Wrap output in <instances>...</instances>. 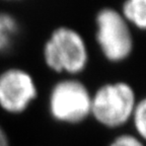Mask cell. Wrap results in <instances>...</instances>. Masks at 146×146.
Listing matches in <instances>:
<instances>
[{
	"label": "cell",
	"mask_w": 146,
	"mask_h": 146,
	"mask_svg": "<svg viewBox=\"0 0 146 146\" xmlns=\"http://www.w3.org/2000/svg\"><path fill=\"white\" fill-rule=\"evenodd\" d=\"M136 136L146 143V96L138 100L131 118Z\"/></svg>",
	"instance_id": "ba28073f"
},
{
	"label": "cell",
	"mask_w": 146,
	"mask_h": 146,
	"mask_svg": "<svg viewBox=\"0 0 146 146\" xmlns=\"http://www.w3.org/2000/svg\"><path fill=\"white\" fill-rule=\"evenodd\" d=\"M39 84L35 75L21 66L0 70V111L10 116L27 113L39 98Z\"/></svg>",
	"instance_id": "5b68a950"
},
{
	"label": "cell",
	"mask_w": 146,
	"mask_h": 146,
	"mask_svg": "<svg viewBox=\"0 0 146 146\" xmlns=\"http://www.w3.org/2000/svg\"><path fill=\"white\" fill-rule=\"evenodd\" d=\"M42 61L61 77H78L89 64V50L83 35L69 25L53 29L42 46Z\"/></svg>",
	"instance_id": "6da1fadb"
},
{
	"label": "cell",
	"mask_w": 146,
	"mask_h": 146,
	"mask_svg": "<svg viewBox=\"0 0 146 146\" xmlns=\"http://www.w3.org/2000/svg\"><path fill=\"white\" fill-rule=\"evenodd\" d=\"M109 146H145V143L136 135L121 134L113 140Z\"/></svg>",
	"instance_id": "9c48e42d"
},
{
	"label": "cell",
	"mask_w": 146,
	"mask_h": 146,
	"mask_svg": "<svg viewBox=\"0 0 146 146\" xmlns=\"http://www.w3.org/2000/svg\"><path fill=\"white\" fill-rule=\"evenodd\" d=\"M91 91L78 77H60L47 96L48 114L59 124L78 125L90 117Z\"/></svg>",
	"instance_id": "7a4b0ae2"
},
{
	"label": "cell",
	"mask_w": 146,
	"mask_h": 146,
	"mask_svg": "<svg viewBox=\"0 0 146 146\" xmlns=\"http://www.w3.org/2000/svg\"><path fill=\"white\" fill-rule=\"evenodd\" d=\"M138 102L133 86L126 81L108 82L91 92L90 117L109 129L131 121Z\"/></svg>",
	"instance_id": "3957f363"
},
{
	"label": "cell",
	"mask_w": 146,
	"mask_h": 146,
	"mask_svg": "<svg viewBox=\"0 0 146 146\" xmlns=\"http://www.w3.org/2000/svg\"><path fill=\"white\" fill-rule=\"evenodd\" d=\"M0 1L3 3H7V4H14V3L23 2V1H25V0H0Z\"/></svg>",
	"instance_id": "8fae6325"
},
{
	"label": "cell",
	"mask_w": 146,
	"mask_h": 146,
	"mask_svg": "<svg viewBox=\"0 0 146 146\" xmlns=\"http://www.w3.org/2000/svg\"><path fill=\"white\" fill-rule=\"evenodd\" d=\"M21 33V23L17 16L8 10H0V57H7L14 52Z\"/></svg>",
	"instance_id": "8992f818"
},
{
	"label": "cell",
	"mask_w": 146,
	"mask_h": 146,
	"mask_svg": "<svg viewBox=\"0 0 146 146\" xmlns=\"http://www.w3.org/2000/svg\"><path fill=\"white\" fill-rule=\"evenodd\" d=\"M120 11L131 27L146 31V0H125Z\"/></svg>",
	"instance_id": "52a82bcc"
},
{
	"label": "cell",
	"mask_w": 146,
	"mask_h": 146,
	"mask_svg": "<svg viewBox=\"0 0 146 146\" xmlns=\"http://www.w3.org/2000/svg\"><path fill=\"white\" fill-rule=\"evenodd\" d=\"M0 146H10V139L5 128L0 124Z\"/></svg>",
	"instance_id": "30bf717a"
},
{
	"label": "cell",
	"mask_w": 146,
	"mask_h": 146,
	"mask_svg": "<svg viewBox=\"0 0 146 146\" xmlns=\"http://www.w3.org/2000/svg\"><path fill=\"white\" fill-rule=\"evenodd\" d=\"M96 42L100 53L111 63H121L132 55L134 38L132 27L121 11L113 7H103L94 17Z\"/></svg>",
	"instance_id": "277c9868"
}]
</instances>
